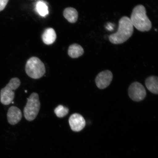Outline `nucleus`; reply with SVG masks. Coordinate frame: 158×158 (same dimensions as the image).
I'll use <instances>...</instances> for the list:
<instances>
[{
  "mask_svg": "<svg viewBox=\"0 0 158 158\" xmlns=\"http://www.w3.org/2000/svg\"><path fill=\"white\" fill-rule=\"evenodd\" d=\"M9 0H0V11L4 9Z\"/></svg>",
  "mask_w": 158,
  "mask_h": 158,
  "instance_id": "dca6fc26",
  "label": "nucleus"
},
{
  "mask_svg": "<svg viewBox=\"0 0 158 158\" xmlns=\"http://www.w3.org/2000/svg\"><path fill=\"white\" fill-rule=\"evenodd\" d=\"M113 74L110 70L102 71L96 77L95 82L97 86L100 89H104L107 87L111 83Z\"/></svg>",
  "mask_w": 158,
  "mask_h": 158,
  "instance_id": "0eeeda50",
  "label": "nucleus"
},
{
  "mask_svg": "<svg viewBox=\"0 0 158 158\" xmlns=\"http://www.w3.org/2000/svg\"><path fill=\"white\" fill-rule=\"evenodd\" d=\"M146 13L145 7L143 5H138L134 8L130 18L133 27L142 32L149 31L152 27L151 22Z\"/></svg>",
  "mask_w": 158,
  "mask_h": 158,
  "instance_id": "f03ea898",
  "label": "nucleus"
},
{
  "mask_svg": "<svg viewBox=\"0 0 158 158\" xmlns=\"http://www.w3.org/2000/svg\"><path fill=\"white\" fill-rule=\"evenodd\" d=\"M19 78H11L5 87L2 89L0 93V100L2 104L8 105L11 103L15 97V91L20 85Z\"/></svg>",
  "mask_w": 158,
  "mask_h": 158,
  "instance_id": "39448f33",
  "label": "nucleus"
},
{
  "mask_svg": "<svg viewBox=\"0 0 158 158\" xmlns=\"http://www.w3.org/2000/svg\"><path fill=\"white\" fill-rule=\"evenodd\" d=\"M56 38V32L52 28L45 30L42 35L43 42L45 44L51 45L54 43Z\"/></svg>",
  "mask_w": 158,
  "mask_h": 158,
  "instance_id": "9d476101",
  "label": "nucleus"
},
{
  "mask_svg": "<svg viewBox=\"0 0 158 158\" xmlns=\"http://www.w3.org/2000/svg\"><path fill=\"white\" fill-rule=\"evenodd\" d=\"M22 118V113L19 109L16 106H11L8 110V122L12 125H15L20 121Z\"/></svg>",
  "mask_w": 158,
  "mask_h": 158,
  "instance_id": "1a4fd4ad",
  "label": "nucleus"
},
{
  "mask_svg": "<svg viewBox=\"0 0 158 158\" xmlns=\"http://www.w3.org/2000/svg\"><path fill=\"white\" fill-rule=\"evenodd\" d=\"M69 112V108L62 105L58 106L54 110L55 114L57 117L60 118L64 117L68 114Z\"/></svg>",
  "mask_w": 158,
  "mask_h": 158,
  "instance_id": "2eb2a0df",
  "label": "nucleus"
},
{
  "mask_svg": "<svg viewBox=\"0 0 158 158\" xmlns=\"http://www.w3.org/2000/svg\"><path fill=\"white\" fill-rule=\"evenodd\" d=\"M134 27L130 18L124 16L118 22L117 32L110 35L109 39L114 44H121L125 42L132 36Z\"/></svg>",
  "mask_w": 158,
  "mask_h": 158,
  "instance_id": "f257e3e1",
  "label": "nucleus"
},
{
  "mask_svg": "<svg viewBox=\"0 0 158 158\" xmlns=\"http://www.w3.org/2000/svg\"><path fill=\"white\" fill-rule=\"evenodd\" d=\"M145 85L148 90L153 94H158V78L157 76L149 77L145 80Z\"/></svg>",
  "mask_w": 158,
  "mask_h": 158,
  "instance_id": "9b49d317",
  "label": "nucleus"
},
{
  "mask_svg": "<svg viewBox=\"0 0 158 158\" xmlns=\"http://www.w3.org/2000/svg\"><path fill=\"white\" fill-rule=\"evenodd\" d=\"M69 123L73 131H81L85 126L86 122L81 114L75 113L71 115L69 118Z\"/></svg>",
  "mask_w": 158,
  "mask_h": 158,
  "instance_id": "6e6552de",
  "label": "nucleus"
},
{
  "mask_svg": "<svg viewBox=\"0 0 158 158\" xmlns=\"http://www.w3.org/2000/svg\"><path fill=\"white\" fill-rule=\"evenodd\" d=\"M25 72L30 77L38 79L44 76L46 70L44 63L40 59L34 56L27 61L25 65Z\"/></svg>",
  "mask_w": 158,
  "mask_h": 158,
  "instance_id": "7ed1b4c3",
  "label": "nucleus"
},
{
  "mask_svg": "<svg viewBox=\"0 0 158 158\" xmlns=\"http://www.w3.org/2000/svg\"><path fill=\"white\" fill-rule=\"evenodd\" d=\"M36 9L39 14L41 16L44 17L48 14V6L42 1L37 2L36 4Z\"/></svg>",
  "mask_w": 158,
  "mask_h": 158,
  "instance_id": "4468645a",
  "label": "nucleus"
},
{
  "mask_svg": "<svg viewBox=\"0 0 158 158\" xmlns=\"http://www.w3.org/2000/svg\"><path fill=\"white\" fill-rule=\"evenodd\" d=\"M64 17L69 22L71 23H76L78 19V13L74 8H66L64 11Z\"/></svg>",
  "mask_w": 158,
  "mask_h": 158,
  "instance_id": "f8f14e48",
  "label": "nucleus"
},
{
  "mask_svg": "<svg viewBox=\"0 0 158 158\" xmlns=\"http://www.w3.org/2000/svg\"><path fill=\"white\" fill-rule=\"evenodd\" d=\"M84 50L80 45L74 44L69 47L68 54L69 56L72 58H78L84 54Z\"/></svg>",
  "mask_w": 158,
  "mask_h": 158,
  "instance_id": "ddd939ff",
  "label": "nucleus"
},
{
  "mask_svg": "<svg viewBox=\"0 0 158 158\" xmlns=\"http://www.w3.org/2000/svg\"><path fill=\"white\" fill-rule=\"evenodd\" d=\"M128 95L134 101L140 102L145 98L147 92L143 85L134 82L130 85L128 90Z\"/></svg>",
  "mask_w": 158,
  "mask_h": 158,
  "instance_id": "423d86ee",
  "label": "nucleus"
},
{
  "mask_svg": "<svg viewBox=\"0 0 158 158\" xmlns=\"http://www.w3.org/2000/svg\"><path fill=\"white\" fill-rule=\"evenodd\" d=\"M40 106L38 94L33 93L27 98L26 105L23 110L26 119L29 121L34 120L38 115Z\"/></svg>",
  "mask_w": 158,
  "mask_h": 158,
  "instance_id": "20e7f679",
  "label": "nucleus"
}]
</instances>
